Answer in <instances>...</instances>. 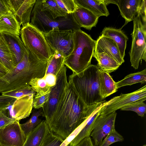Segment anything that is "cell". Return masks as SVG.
<instances>
[{
	"label": "cell",
	"mask_w": 146,
	"mask_h": 146,
	"mask_svg": "<svg viewBox=\"0 0 146 146\" xmlns=\"http://www.w3.org/2000/svg\"><path fill=\"white\" fill-rule=\"evenodd\" d=\"M98 104L86 105L68 82L48 125L50 130L64 140L88 118Z\"/></svg>",
	"instance_id": "obj_1"
},
{
	"label": "cell",
	"mask_w": 146,
	"mask_h": 146,
	"mask_svg": "<svg viewBox=\"0 0 146 146\" xmlns=\"http://www.w3.org/2000/svg\"><path fill=\"white\" fill-rule=\"evenodd\" d=\"M48 60H40L28 50L16 66L0 78V93L29 86L33 79L43 78Z\"/></svg>",
	"instance_id": "obj_2"
},
{
	"label": "cell",
	"mask_w": 146,
	"mask_h": 146,
	"mask_svg": "<svg viewBox=\"0 0 146 146\" xmlns=\"http://www.w3.org/2000/svg\"><path fill=\"white\" fill-rule=\"evenodd\" d=\"M99 69L97 65L91 64L82 72L68 77V82L88 106L103 100L100 92Z\"/></svg>",
	"instance_id": "obj_3"
},
{
	"label": "cell",
	"mask_w": 146,
	"mask_h": 146,
	"mask_svg": "<svg viewBox=\"0 0 146 146\" xmlns=\"http://www.w3.org/2000/svg\"><path fill=\"white\" fill-rule=\"evenodd\" d=\"M73 49L65 58L64 64L72 73L78 74L91 64L96 41L81 29L73 31Z\"/></svg>",
	"instance_id": "obj_4"
},
{
	"label": "cell",
	"mask_w": 146,
	"mask_h": 146,
	"mask_svg": "<svg viewBox=\"0 0 146 146\" xmlns=\"http://www.w3.org/2000/svg\"><path fill=\"white\" fill-rule=\"evenodd\" d=\"M131 48L129 52L131 66L138 69L140 61L146 60V0L133 20Z\"/></svg>",
	"instance_id": "obj_5"
},
{
	"label": "cell",
	"mask_w": 146,
	"mask_h": 146,
	"mask_svg": "<svg viewBox=\"0 0 146 146\" xmlns=\"http://www.w3.org/2000/svg\"><path fill=\"white\" fill-rule=\"evenodd\" d=\"M31 24L42 33L54 30L81 29L74 22L72 14L66 17L54 19L45 12L41 11L35 5L31 15Z\"/></svg>",
	"instance_id": "obj_6"
},
{
	"label": "cell",
	"mask_w": 146,
	"mask_h": 146,
	"mask_svg": "<svg viewBox=\"0 0 146 146\" xmlns=\"http://www.w3.org/2000/svg\"><path fill=\"white\" fill-rule=\"evenodd\" d=\"M20 34L26 48L39 59L48 60L54 54L43 33L30 23L21 28Z\"/></svg>",
	"instance_id": "obj_7"
},
{
	"label": "cell",
	"mask_w": 146,
	"mask_h": 146,
	"mask_svg": "<svg viewBox=\"0 0 146 146\" xmlns=\"http://www.w3.org/2000/svg\"><path fill=\"white\" fill-rule=\"evenodd\" d=\"M66 71V67L64 64L56 76V84L51 87L48 101L42 108L43 117L45 118L48 125L54 114L59 99L68 84Z\"/></svg>",
	"instance_id": "obj_8"
},
{
	"label": "cell",
	"mask_w": 146,
	"mask_h": 146,
	"mask_svg": "<svg viewBox=\"0 0 146 146\" xmlns=\"http://www.w3.org/2000/svg\"><path fill=\"white\" fill-rule=\"evenodd\" d=\"M73 32L72 30H54L42 33L51 50L65 58L73 49Z\"/></svg>",
	"instance_id": "obj_9"
},
{
	"label": "cell",
	"mask_w": 146,
	"mask_h": 146,
	"mask_svg": "<svg viewBox=\"0 0 146 146\" xmlns=\"http://www.w3.org/2000/svg\"><path fill=\"white\" fill-rule=\"evenodd\" d=\"M146 100V86L145 85L133 92L126 94H121L108 101L100 110V114L110 113L140 100Z\"/></svg>",
	"instance_id": "obj_10"
},
{
	"label": "cell",
	"mask_w": 146,
	"mask_h": 146,
	"mask_svg": "<svg viewBox=\"0 0 146 146\" xmlns=\"http://www.w3.org/2000/svg\"><path fill=\"white\" fill-rule=\"evenodd\" d=\"M117 113L100 114L96 119L90 136L93 139L95 146H98L103 138L115 129V122Z\"/></svg>",
	"instance_id": "obj_11"
},
{
	"label": "cell",
	"mask_w": 146,
	"mask_h": 146,
	"mask_svg": "<svg viewBox=\"0 0 146 146\" xmlns=\"http://www.w3.org/2000/svg\"><path fill=\"white\" fill-rule=\"evenodd\" d=\"M17 120L0 129V146H23L26 137Z\"/></svg>",
	"instance_id": "obj_12"
},
{
	"label": "cell",
	"mask_w": 146,
	"mask_h": 146,
	"mask_svg": "<svg viewBox=\"0 0 146 146\" xmlns=\"http://www.w3.org/2000/svg\"><path fill=\"white\" fill-rule=\"evenodd\" d=\"M36 94H27L16 99L12 105L5 109L7 111V116L19 121L29 117L32 110Z\"/></svg>",
	"instance_id": "obj_13"
},
{
	"label": "cell",
	"mask_w": 146,
	"mask_h": 146,
	"mask_svg": "<svg viewBox=\"0 0 146 146\" xmlns=\"http://www.w3.org/2000/svg\"><path fill=\"white\" fill-rule=\"evenodd\" d=\"M36 1L9 0L11 11L20 27H23L30 24L31 12Z\"/></svg>",
	"instance_id": "obj_14"
},
{
	"label": "cell",
	"mask_w": 146,
	"mask_h": 146,
	"mask_svg": "<svg viewBox=\"0 0 146 146\" xmlns=\"http://www.w3.org/2000/svg\"><path fill=\"white\" fill-rule=\"evenodd\" d=\"M0 35L10 50L12 57L13 67H15L22 60L28 50L19 36L5 33H0Z\"/></svg>",
	"instance_id": "obj_15"
},
{
	"label": "cell",
	"mask_w": 146,
	"mask_h": 146,
	"mask_svg": "<svg viewBox=\"0 0 146 146\" xmlns=\"http://www.w3.org/2000/svg\"><path fill=\"white\" fill-rule=\"evenodd\" d=\"M94 52L107 54L116 60L120 65L124 62L116 44L110 38L100 36L96 40Z\"/></svg>",
	"instance_id": "obj_16"
},
{
	"label": "cell",
	"mask_w": 146,
	"mask_h": 146,
	"mask_svg": "<svg viewBox=\"0 0 146 146\" xmlns=\"http://www.w3.org/2000/svg\"><path fill=\"white\" fill-rule=\"evenodd\" d=\"M117 5L120 14L125 20L123 26L133 21L140 10L144 0H113Z\"/></svg>",
	"instance_id": "obj_17"
},
{
	"label": "cell",
	"mask_w": 146,
	"mask_h": 146,
	"mask_svg": "<svg viewBox=\"0 0 146 146\" xmlns=\"http://www.w3.org/2000/svg\"><path fill=\"white\" fill-rule=\"evenodd\" d=\"M72 15L74 22L80 28L89 30L96 26L99 18L89 10L78 5Z\"/></svg>",
	"instance_id": "obj_18"
},
{
	"label": "cell",
	"mask_w": 146,
	"mask_h": 146,
	"mask_svg": "<svg viewBox=\"0 0 146 146\" xmlns=\"http://www.w3.org/2000/svg\"><path fill=\"white\" fill-rule=\"evenodd\" d=\"M101 34V36L110 38L114 40L118 47L121 57L124 59L128 38L121 29L105 27L103 29Z\"/></svg>",
	"instance_id": "obj_19"
},
{
	"label": "cell",
	"mask_w": 146,
	"mask_h": 146,
	"mask_svg": "<svg viewBox=\"0 0 146 146\" xmlns=\"http://www.w3.org/2000/svg\"><path fill=\"white\" fill-rule=\"evenodd\" d=\"M106 101L104 100L100 102L97 107L88 117L85 125L69 144L70 146H74L84 138L90 137L94 122L100 114V110L104 105Z\"/></svg>",
	"instance_id": "obj_20"
},
{
	"label": "cell",
	"mask_w": 146,
	"mask_h": 146,
	"mask_svg": "<svg viewBox=\"0 0 146 146\" xmlns=\"http://www.w3.org/2000/svg\"><path fill=\"white\" fill-rule=\"evenodd\" d=\"M49 129L46 121L42 120L27 136L23 146H40Z\"/></svg>",
	"instance_id": "obj_21"
},
{
	"label": "cell",
	"mask_w": 146,
	"mask_h": 146,
	"mask_svg": "<svg viewBox=\"0 0 146 146\" xmlns=\"http://www.w3.org/2000/svg\"><path fill=\"white\" fill-rule=\"evenodd\" d=\"M77 5L90 11L98 17L109 15L107 0H74Z\"/></svg>",
	"instance_id": "obj_22"
},
{
	"label": "cell",
	"mask_w": 146,
	"mask_h": 146,
	"mask_svg": "<svg viewBox=\"0 0 146 146\" xmlns=\"http://www.w3.org/2000/svg\"><path fill=\"white\" fill-rule=\"evenodd\" d=\"M21 29L19 23L12 12L0 17V33L19 36Z\"/></svg>",
	"instance_id": "obj_23"
},
{
	"label": "cell",
	"mask_w": 146,
	"mask_h": 146,
	"mask_svg": "<svg viewBox=\"0 0 146 146\" xmlns=\"http://www.w3.org/2000/svg\"><path fill=\"white\" fill-rule=\"evenodd\" d=\"M100 92L104 99L117 91L116 82L110 74L99 69Z\"/></svg>",
	"instance_id": "obj_24"
},
{
	"label": "cell",
	"mask_w": 146,
	"mask_h": 146,
	"mask_svg": "<svg viewBox=\"0 0 146 146\" xmlns=\"http://www.w3.org/2000/svg\"><path fill=\"white\" fill-rule=\"evenodd\" d=\"M35 5L40 10L45 12L54 19L66 17L69 15L60 8L55 0H36Z\"/></svg>",
	"instance_id": "obj_25"
},
{
	"label": "cell",
	"mask_w": 146,
	"mask_h": 146,
	"mask_svg": "<svg viewBox=\"0 0 146 146\" xmlns=\"http://www.w3.org/2000/svg\"><path fill=\"white\" fill-rule=\"evenodd\" d=\"M93 57L97 61V65L99 68L109 74L116 70L120 66L115 59L104 53L94 52Z\"/></svg>",
	"instance_id": "obj_26"
},
{
	"label": "cell",
	"mask_w": 146,
	"mask_h": 146,
	"mask_svg": "<svg viewBox=\"0 0 146 146\" xmlns=\"http://www.w3.org/2000/svg\"><path fill=\"white\" fill-rule=\"evenodd\" d=\"M146 82V69L136 72L131 73L122 80L116 82L117 89L126 86H131L138 83L141 84Z\"/></svg>",
	"instance_id": "obj_27"
},
{
	"label": "cell",
	"mask_w": 146,
	"mask_h": 146,
	"mask_svg": "<svg viewBox=\"0 0 146 146\" xmlns=\"http://www.w3.org/2000/svg\"><path fill=\"white\" fill-rule=\"evenodd\" d=\"M32 114L30 119L26 122L20 124L21 128L26 137L39 124L42 120L39 117L43 116L42 108L34 109L32 110Z\"/></svg>",
	"instance_id": "obj_28"
},
{
	"label": "cell",
	"mask_w": 146,
	"mask_h": 146,
	"mask_svg": "<svg viewBox=\"0 0 146 146\" xmlns=\"http://www.w3.org/2000/svg\"><path fill=\"white\" fill-rule=\"evenodd\" d=\"M64 58L60 54L54 52L49 60L45 76L51 74L56 76L62 66L64 65Z\"/></svg>",
	"instance_id": "obj_29"
},
{
	"label": "cell",
	"mask_w": 146,
	"mask_h": 146,
	"mask_svg": "<svg viewBox=\"0 0 146 146\" xmlns=\"http://www.w3.org/2000/svg\"><path fill=\"white\" fill-rule=\"evenodd\" d=\"M0 62L9 71L13 67L12 55L6 43L0 35Z\"/></svg>",
	"instance_id": "obj_30"
},
{
	"label": "cell",
	"mask_w": 146,
	"mask_h": 146,
	"mask_svg": "<svg viewBox=\"0 0 146 146\" xmlns=\"http://www.w3.org/2000/svg\"><path fill=\"white\" fill-rule=\"evenodd\" d=\"M29 84L36 94L39 95L45 94L50 91L52 87L47 84L44 78L33 79Z\"/></svg>",
	"instance_id": "obj_31"
},
{
	"label": "cell",
	"mask_w": 146,
	"mask_h": 146,
	"mask_svg": "<svg viewBox=\"0 0 146 146\" xmlns=\"http://www.w3.org/2000/svg\"><path fill=\"white\" fill-rule=\"evenodd\" d=\"M144 101L143 100L136 101L120 109L121 110L133 111L139 116L143 117L146 111V104Z\"/></svg>",
	"instance_id": "obj_32"
},
{
	"label": "cell",
	"mask_w": 146,
	"mask_h": 146,
	"mask_svg": "<svg viewBox=\"0 0 146 146\" xmlns=\"http://www.w3.org/2000/svg\"><path fill=\"white\" fill-rule=\"evenodd\" d=\"M64 140L51 131L49 129L40 146H60Z\"/></svg>",
	"instance_id": "obj_33"
},
{
	"label": "cell",
	"mask_w": 146,
	"mask_h": 146,
	"mask_svg": "<svg viewBox=\"0 0 146 146\" xmlns=\"http://www.w3.org/2000/svg\"><path fill=\"white\" fill-rule=\"evenodd\" d=\"M2 95L17 99L24 95L36 94L29 86L21 87L16 89L2 93Z\"/></svg>",
	"instance_id": "obj_34"
},
{
	"label": "cell",
	"mask_w": 146,
	"mask_h": 146,
	"mask_svg": "<svg viewBox=\"0 0 146 146\" xmlns=\"http://www.w3.org/2000/svg\"><path fill=\"white\" fill-rule=\"evenodd\" d=\"M124 140V139L123 136L115 129L106 136L98 146H109L113 143L122 142Z\"/></svg>",
	"instance_id": "obj_35"
},
{
	"label": "cell",
	"mask_w": 146,
	"mask_h": 146,
	"mask_svg": "<svg viewBox=\"0 0 146 146\" xmlns=\"http://www.w3.org/2000/svg\"><path fill=\"white\" fill-rule=\"evenodd\" d=\"M60 8L68 14H71L75 11L77 5L74 0H55Z\"/></svg>",
	"instance_id": "obj_36"
},
{
	"label": "cell",
	"mask_w": 146,
	"mask_h": 146,
	"mask_svg": "<svg viewBox=\"0 0 146 146\" xmlns=\"http://www.w3.org/2000/svg\"><path fill=\"white\" fill-rule=\"evenodd\" d=\"M50 91L41 95L36 94L33 98V108L36 109L42 108L49 100Z\"/></svg>",
	"instance_id": "obj_37"
},
{
	"label": "cell",
	"mask_w": 146,
	"mask_h": 146,
	"mask_svg": "<svg viewBox=\"0 0 146 146\" xmlns=\"http://www.w3.org/2000/svg\"><path fill=\"white\" fill-rule=\"evenodd\" d=\"M16 98L1 95H0V110L5 109L12 105Z\"/></svg>",
	"instance_id": "obj_38"
},
{
	"label": "cell",
	"mask_w": 146,
	"mask_h": 146,
	"mask_svg": "<svg viewBox=\"0 0 146 146\" xmlns=\"http://www.w3.org/2000/svg\"><path fill=\"white\" fill-rule=\"evenodd\" d=\"M16 120L8 117L4 110H0V129L12 123Z\"/></svg>",
	"instance_id": "obj_39"
},
{
	"label": "cell",
	"mask_w": 146,
	"mask_h": 146,
	"mask_svg": "<svg viewBox=\"0 0 146 146\" xmlns=\"http://www.w3.org/2000/svg\"><path fill=\"white\" fill-rule=\"evenodd\" d=\"M11 12L9 0H0V17Z\"/></svg>",
	"instance_id": "obj_40"
},
{
	"label": "cell",
	"mask_w": 146,
	"mask_h": 146,
	"mask_svg": "<svg viewBox=\"0 0 146 146\" xmlns=\"http://www.w3.org/2000/svg\"><path fill=\"white\" fill-rule=\"evenodd\" d=\"M43 78L50 86L52 87L55 84L56 81V76L55 75L50 74L45 75Z\"/></svg>",
	"instance_id": "obj_41"
},
{
	"label": "cell",
	"mask_w": 146,
	"mask_h": 146,
	"mask_svg": "<svg viewBox=\"0 0 146 146\" xmlns=\"http://www.w3.org/2000/svg\"><path fill=\"white\" fill-rule=\"evenodd\" d=\"M74 146H95L90 137L85 138Z\"/></svg>",
	"instance_id": "obj_42"
},
{
	"label": "cell",
	"mask_w": 146,
	"mask_h": 146,
	"mask_svg": "<svg viewBox=\"0 0 146 146\" xmlns=\"http://www.w3.org/2000/svg\"><path fill=\"white\" fill-rule=\"evenodd\" d=\"M9 71L0 62V78L6 74Z\"/></svg>",
	"instance_id": "obj_43"
},
{
	"label": "cell",
	"mask_w": 146,
	"mask_h": 146,
	"mask_svg": "<svg viewBox=\"0 0 146 146\" xmlns=\"http://www.w3.org/2000/svg\"><path fill=\"white\" fill-rule=\"evenodd\" d=\"M70 146V145H69V144H68V145H67V146Z\"/></svg>",
	"instance_id": "obj_44"
}]
</instances>
